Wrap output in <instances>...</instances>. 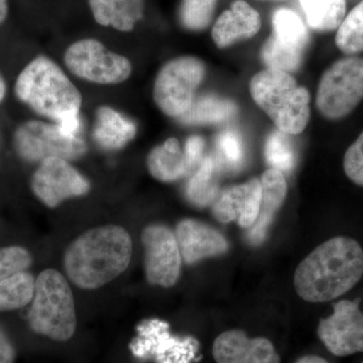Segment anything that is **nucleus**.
Returning a JSON list of instances; mask_svg holds the SVG:
<instances>
[{"mask_svg":"<svg viewBox=\"0 0 363 363\" xmlns=\"http://www.w3.org/2000/svg\"><path fill=\"white\" fill-rule=\"evenodd\" d=\"M363 277V248L347 236L325 241L296 269L294 286L303 300L325 303L350 292Z\"/></svg>","mask_w":363,"mask_h":363,"instance_id":"obj_1","label":"nucleus"},{"mask_svg":"<svg viewBox=\"0 0 363 363\" xmlns=\"http://www.w3.org/2000/svg\"><path fill=\"white\" fill-rule=\"evenodd\" d=\"M131 255L133 241L125 229L117 225L97 227L72 242L64 266L76 286L94 290L121 276L128 269Z\"/></svg>","mask_w":363,"mask_h":363,"instance_id":"obj_2","label":"nucleus"},{"mask_svg":"<svg viewBox=\"0 0 363 363\" xmlns=\"http://www.w3.org/2000/svg\"><path fill=\"white\" fill-rule=\"evenodd\" d=\"M14 92L35 113L57 124L79 118L82 95L58 64L39 56L21 72Z\"/></svg>","mask_w":363,"mask_h":363,"instance_id":"obj_3","label":"nucleus"},{"mask_svg":"<svg viewBox=\"0 0 363 363\" xmlns=\"http://www.w3.org/2000/svg\"><path fill=\"white\" fill-rule=\"evenodd\" d=\"M253 101L271 118L277 130L290 135L305 130L311 117L309 91L292 74L266 69L250 79Z\"/></svg>","mask_w":363,"mask_h":363,"instance_id":"obj_4","label":"nucleus"},{"mask_svg":"<svg viewBox=\"0 0 363 363\" xmlns=\"http://www.w3.org/2000/svg\"><path fill=\"white\" fill-rule=\"evenodd\" d=\"M28 321L35 333L56 341L73 337L77 326L75 304L63 274L49 269L35 279Z\"/></svg>","mask_w":363,"mask_h":363,"instance_id":"obj_5","label":"nucleus"},{"mask_svg":"<svg viewBox=\"0 0 363 363\" xmlns=\"http://www.w3.org/2000/svg\"><path fill=\"white\" fill-rule=\"evenodd\" d=\"M205 76L206 65L197 57L182 56L169 60L160 69L155 80V104L167 116L179 118L192 106Z\"/></svg>","mask_w":363,"mask_h":363,"instance_id":"obj_6","label":"nucleus"},{"mask_svg":"<svg viewBox=\"0 0 363 363\" xmlns=\"http://www.w3.org/2000/svg\"><path fill=\"white\" fill-rule=\"evenodd\" d=\"M363 99V58L345 57L324 72L316 94L320 114L338 121L357 108Z\"/></svg>","mask_w":363,"mask_h":363,"instance_id":"obj_7","label":"nucleus"},{"mask_svg":"<svg viewBox=\"0 0 363 363\" xmlns=\"http://www.w3.org/2000/svg\"><path fill=\"white\" fill-rule=\"evenodd\" d=\"M64 64L75 77L98 85H117L133 74V64L123 55L109 51L100 40L83 39L64 54Z\"/></svg>","mask_w":363,"mask_h":363,"instance_id":"obj_8","label":"nucleus"},{"mask_svg":"<svg viewBox=\"0 0 363 363\" xmlns=\"http://www.w3.org/2000/svg\"><path fill=\"white\" fill-rule=\"evenodd\" d=\"M16 152L23 161L42 162L49 157L79 159L86 145L80 136L66 135L58 124L30 121L18 126L13 135Z\"/></svg>","mask_w":363,"mask_h":363,"instance_id":"obj_9","label":"nucleus"},{"mask_svg":"<svg viewBox=\"0 0 363 363\" xmlns=\"http://www.w3.org/2000/svg\"><path fill=\"white\" fill-rule=\"evenodd\" d=\"M309 33L292 9L281 7L272 16V33L262 45L260 56L267 69L293 73L302 65Z\"/></svg>","mask_w":363,"mask_h":363,"instance_id":"obj_10","label":"nucleus"},{"mask_svg":"<svg viewBox=\"0 0 363 363\" xmlns=\"http://www.w3.org/2000/svg\"><path fill=\"white\" fill-rule=\"evenodd\" d=\"M32 190L45 206L55 208L67 199L87 194L90 183L68 160L49 157L40 162L33 174Z\"/></svg>","mask_w":363,"mask_h":363,"instance_id":"obj_11","label":"nucleus"},{"mask_svg":"<svg viewBox=\"0 0 363 363\" xmlns=\"http://www.w3.org/2000/svg\"><path fill=\"white\" fill-rule=\"evenodd\" d=\"M359 303V300L339 301L330 316L320 320L318 336L336 357L363 352V313Z\"/></svg>","mask_w":363,"mask_h":363,"instance_id":"obj_12","label":"nucleus"},{"mask_svg":"<svg viewBox=\"0 0 363 363\" xmlns=\"http://www.w3.org/2000/svg\"><path fill=\"white\" fill-rule=\"evenodd\" d=\"M142 241L147 281L162 288L175 285L183 262L175 233L167 226L152 224L143 230Z\"/></svg>","mask_w":363,"mask_h":363,"instance_id":"obj_13","label":"nucleus"},{"mask_svg":"<svg viewBox=\"0 0 363 363\" xmlns=\"http://www.w3.org/2000/svg\"><path fill=\"white\" fill-rule=\"evenodd\" d=\"M138 330V337L131 347L135 357L152 358L157 363H191L195 358L197 341L172 335L166 322L149 320Z\"/></svg>","mask_w":363,"mask_h":363,"instance_id":"obj_14","label":"nucleus"},{"mask_svg":"<svg viewBox=\"0 0 363 363\" xmlns=\"http://www.w3.org/2000/svg\"><path fill=\"white\" fill-rule=\"evenodd\" d=\"M262 203L259 179L233 186L219 192L212 204V213L221 223L235 221L242 228H250L259 217Z\"/></svg>","mask_w":363,"mask_h":363,"instance_id":"obj_15","label":"nucleus"},{"mask_svg":"<svg viewBox=\"0 0 363 363\" xmlns=\"http://www.w3.org/2000/svg\"><path fill=\"white\" fill-rule=\"evenodd\" d=\"M212 354L217 363H281L269 339L250 338L238 329L223 332L215 339Z\"/></svg>","mask_w":363,"mask_h":363,"instance_id":"obj_16","label":"nucleus"},{"mask_svg":"<svg viewBox=\"0 0 363 363\" xmlns=\"http://www.w3.org/2000/svg\"><path fill=\"white\" fill-rule=\"evenodd\" d=\"M175 235L182 259L189 266L209 257H219L228 250V241L218 230L193 219L181 221Z\"/></svg>","mask_w":363,"mask_h":363,"instance_id":"obj_17","label":"nucleus"},{"mask_svg":"<svg viewBox=\"0 0 363 363\" xmlns=\"http://www.w3.org/2000/svg\"><path fill=\"white\" fill-rule=\"evenodd\" d=\"M262 28L259 13L245 0H235L219 16L212 28V39L220 49L252 39Z\"/></svg>","mask_w":363,"mask_h":363,"instance_id":"obj_18","label":"nucleus"},{"mask_svg":"<svg viewBox=\"0 0 363 363\" xmlns=\"http://www.w3.org/2000/svg\"><path fill=\"white\" fill-rule=\"evenodd\" d=\"M262 185V203L259 217L248 231V240L252 245H259L266 238L274 215L285 202L288 183L285 175L278 169H269L259 179Z\"/></svg>","mask_w":363,"mask_h":363,"instance_id":"obj_19","label":"nucleus"},{"mask_svg":"<svg viewBox=\"0 0 363 363\" xmlns=\"http://www.w3.org/2000/svg\"><path fill=\"white\" fill-rule=\"evenodd\" d=\"M147 166L150 175L164 183L181 180L196 169L176 138H169L150 150Z\"/></svg>","mask_w":363,"mask_h":363,"instance_id":"obj_20","label":"nucleus"},{"mask_svg":"<svg viewBox=\"0 0 363 363\" xmlns=\"http://www.w3.org/2000/svg\"><path fill=\"white\" fill-rule=\"evenodd\" d=\"M98 25L111 26L119 32L133 30L143 18L145 0H88Z\"/></svg>","mask_w":363,"mask_h":363,"instance_id":"obj_21","label":"nucleus"},{"mask_svg":"<svg viewBox=\"0 0 363 363\" xmlns=\"http://www.w3.org/2000/svg\"><path fill=\"white\" fill-rule=\"evenodd\" d=\"M136 130L135 123L121 112L109 106L98 108L93 138L102 149H123L135 138Z\"/></svg>","mask_w":363,"mask_h":363,"instance_id":"obj_22","label":"nucleus"},{"mask_svg":"<svg viewBox=\"0 0 363 363\" xmlns=\"http://www.w3.org/2000/svg\"><path fill=\"white\" fill-rule=\"evenodd\" d=\"M238 112V105L233 100L206 94L196 97L187 113L178 119L186 125L218 124L230 121Z\"/></svg>","mask_w":363,"mask_h":363,"instance_id":"obj_23","label":"nucleus"},{"mask_svg":"<svg viewBox=\"0 0 363 363\" xmlns=\"http://www.w3.org/2000/svg\"><path fill=\"white\" fill-rule=\"evenodd\" d=\"M219 169L214 157H203L186 185L185 195L189 202L199 208L213 204L219 194Z\"/></svg>","mask_w":363,"mask_h":363,"instance_id":"obj_24","label":"nucleus"},{"mask_svg":"<svg viewBox=\"0 0 363 363\" xmlns=\"http://www.w3.org/2000/svg\"><path fill=\"white\" fill-rule=\"evenodd\" d=\"M308 25L318 32L337 30L346 13L345 0H298Z\"/></svg>","mask_w":363,"mask_h":363,"instance_id":"obj_25","label":"nucleus"},{"mask_svg":"<svg viewBox=\"0 0 363 363\" xmlns=\"http://www.w3.org/2000/svg\"><path fill=\"white\" fill-rule=\"evenodd\" d=\"M35 284L33 274L26 272L0 281V311H11L28 305L33 300Z\"/></svg>","mask_w":363,"mask_h":363,"instance_id":"obj_26","label":"nucleus"},{"mask_svg":"<svg viewBox=\"0 0 363 363\" xmlns=\"http://www.w3.org/2000/svg\"><path fill=\"white\" fill-rule=\"evenodd\" d=\"M335 44L343 54L348 56L363 52V0L339 26Z\"/></svg>","mask_w":363,"mask_h":363,"instance_id":"obj_27","label":"nucleus"},{"mask_svg":"<svg viewBox=\"0 0 363 363\" xmlns=\"http://www.w3.org/2000/svg\"><path fill=\"white\" fill-rule=\"evenodd\" d=\"M290 135L276 130L267 136L264 156L271 169H278L281 173L292 171L296 162L295 150H294Z\"/></svg>","mask_w":363,"mask_h":363,"instance_id":"obj_28","label":"nucleus"},{"mask_svg":"<svg viewBox=\"0 0 363 363\" xmlns=\"http://www.w3.org/2000/svg\"><path fill=\"white\" fill-rule=\"evenodd\" d=\"M215 150L216 156L214 159L219 169H240L245 162V145L238 131H221L215 140Z\"/></svg>","mask_w":363,"mask_h":363,"instance_id":"obj_29","label":"nucleus"},{"mask_svg":"<svg viewBox=\"0 0 363 363\" xmlns=\"http://www.w3.org/2000/svg\"><path fill=\"white\" fill-rule=\"evenodd\" d=\"M217 0H182L179 9L181 25L188 30L201 32L211 23Z\"/></svg>","mask_w":363,"mask_h":363,"instance_id":"obj_30","label":"nucleus"},{"mask_svg":"<svg viewBox=\"0 0 363 363\" xmlns=\"http://www.w3.org/2000/svg\"><path fill=\"white\" fill-rule=\"evenodd\" d=\"M32 264V255L21 247L0 248V281L26 272Z\"/></svg>","mask_w":363,"mask_h":363,"instance_id":"obj_31","label":"nucleus"},{"mask_svg":"<svg viewBox=\"0 0 363 363\" xmlns=\"http://www.w3.org/2000/svg\"><path fill=\"white\" fill-rule=\"evenodd\" d=\"M343 169L344 173L352 183L363 187V131L346 150Z\"/></svg>","mask_w":363,"mask_h":363,"instance_id":"obj_32","label":"nucleus"},{"mask_svg":"<svg viewBox=\"0 0 363 363\" xmlns=\"http://www.w3.org/2000/svg\"><path fill=\"white\" fill-rule=\"evenodd\" d=\"M205 150V140L202 136L192 135L188 138L187 142L184 147V152L187 156L189 161H190L192 166L195 169L199 166L200 162L203 160V154Z\"/></svg>","mask_w":363,"mask_h":363,"instance_id":"obj_33","label":"nucleus"},{"mask_svg":"<svg viewBox=\"0 0 363 363\" xmlns=\"http://www.w3.org/2000/svg\"><path fill=\"white\" fill-rule=\"evenodd\" d=\"M16 350L6 332L0 328V363H14Z\"/></svg>","mask_w":363,"mask_h":363,"instance_id":"obj_34","label":"nucleus"},{"mask_svg":"<svg viewBox=\"0 0 363 363\" xmlns=\"http://www.w3.org/2000/svg\"><path fill=\"white\" fill-rule=\"evenodd\" d=\"M295 363H329L324 358L318 357V355H306V357H303L298 358L297 362Z\"/></svg>","mask_w":363,"mask_h":363,"instance_id":"obj_35","label":"nucleus"},{"mask_svg":"<svg viewBox=\"0 0 363 363\" xmlns=\"http://www.w3.org/2000/svg\"><path fill=\"white\" fill-rule=\"evenodd\" d=\"M9 14V0H0V25L6 20Z\"/></svg>","mask_w":363,"mask_h":363,"instance_id":"obj_36","label":"nucleus"},{"mask_svg":"<svg viewBox=\"0 0 363 363\" xmlns=\"http://www.w3.org/2000/svg\"><path fill=\"white\" fill-rule=\"evenodd\" d=\"M6 94V81H4V77H2L1 74H0V104H1L2 100L4 99Z\"/></svg>","mask_w":363,"mask_h":363,"instance_id":"obj_37","label":"nucleus"},{"mask_svg":"<svg viewBox=\"0 0 363 363\" xmlns=\"http://www.w3.org/2000/svg\"><path fill=\"white\" fill-rule=\"evenodd\" d=\"M362 363H363V362Z\"/></svg>","mask_w":363,"mask_h":363,"instance_id":"obj_38","label":"nucleus"},{"mask_svg":"<svg viewBox=\"0 0 363 363\" xmlns=\"http://www.w3.org/2000/svg\"></svg>","mask_w":363,"mask_h":363,"instance_id":"obj_39","label":"nucleus"}]
</instances>
